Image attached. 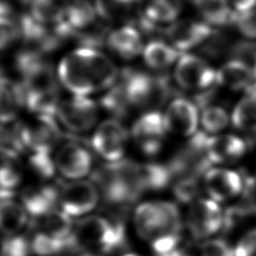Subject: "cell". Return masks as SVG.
<instances>
[{"label":"cell","instance_id":"obj_30","mask_svg":"<svg viewBox=\"0 0 256 256\" xmlns=\"http://www.w3.org/2000/svg\"><path fill=\"white\" fill-rule=\"evenodd\" d=\"M182 10L181 0H147L143 13L157 24L171 23Z\"/></svg>","mask_w":256,"mask_h":256},{"label":"cell","instance_id":"obj_38","mask_svg":"<svg viewBox=\"0 0 256 256\" xmlns=\"http://www.w3.org/2000/svg\"><path fill=\"white\" fill-rule=\"evenodd\" d=\"M198 178L196 176H184L178 179L173 187V194L177 201L181 203H192L196 200L199 193Z\"/></svg>","mask_w":256,"mask_h":256},{"label":"cell","instance_id":"obj_44","mask_svg":"<svg viewBox=\"0 0 256 256\" xmlns=\"http://www.w3.org/2000/svg\"><path fill=\"white\" fill-rule=\"evenodd\" d=\"M233 12H247L256 9V0H230Z\"/></svg>","mask_w":256,"mask_h":256},{"label":"cell","instance_id":"obj_29","mask_svg":"<svg viewBox=\"0 0 256 256\" xmlns=\"http://www.w3.org/2000/svg\"><path fill=\"white\" fill-rule=\"evenodd\" d=\"M29 14L39 23L52 26L64 17L65 0H32Z\"/></svg>","mask_w":256,"mask_h":256},{"label":"cell","instance_id":"obj_6","mask_svg":"<svg viewBox=\"0 0 256 256\" xmlns=\"http://www.w3.org/2000/svg\"><path fill=\"white\" fill-rule=\"evenodd\" d=\"M175 79L183 89L205 91L217 83V71L199 56L184 54L177 61Z\"/></svg>","mask_w":256,"mask_h":256},{"label":"cell","instance_id":"obj_9","mask_svg":"<svg viewBox=\"0 0 256 256\" xmlns=\"http://www.w3.org/2000/svg\"><path fill=\"white\" fill-rule=\"evenodd\" d=\"M57 116L69 131L85 132L90 130L97 120V106L87 96L73 95L60 102Z\"/></svg>","mask_w":256,"mask_h":256},{"label":"cell","instance_id":"obj_48","mask_svg":"<svg viewBox=\"0 0 256 256\" xmlns=\"http://www.w3.org/2000/svg\"><path fill=\"white\" fill-rule=\"evenodd\" d=\"M123 256H142L140 254H135V253H127V254H124Z\"/></svg>","mask_w":256,"mask_h":256},{"label":"cell","instance_id":"obj_37","mask_svg":"<svg viewBox=\"0 0 256 256\" xmlns=\"http://www.w3.org/2000/svg\"><path fill=\"white\" fill-rule=\"evenodd\" d=\"M201 124L207 133H218L227 127L229 117L227 111L220 106L207 105L202 109Z\"/></svg>","mask_w":256,"mask_h":256},{"label":"cell","instance_id":"obj_41","mask_svg":"<svg viewBox=\"0 0 256 256\" xmlns=\"http://www.w3.org/2000/svg\"><path fill=\"white\" fill-rule=\"evenodd\" d=\"M30 251V241L22 235L5 236L2 241L1 256H28Z\"/></svg>","mask_w":256,"mask_h":256},{"label":"cell","instance_id":"obj_4","mask_svg":"<svg viewBox=\"0 0 256 256\" xmlns=\"http://www.w3.org/2000/svg\"><path fill=\"white\" fill-rule=\"evenodd\" d=\"M209 136L205 131L196 132L167 164L173 176H196L205 174L211 166L207 154Z\"/></svg>","mask_w":256,"mask_h":256},{"label":"cell","instance_id":"obj_32","mask_svg":"<svg viewBox=\"0 0 256 256\" xmlns=\"http://www.w3.org/2000/svg\"><path fill=\"white\" fill-rule=\"evenodd\" d=\"M101 106L114 115L116 118L125 117L128 113V109L131 106L123 82L114 84L109 90L102 96L100 100Z\"/></svg>","mask_w":256,"mask_h":256},{"label":"cell","instance_id":"obj_31","mask_svg":"<svg viewBox=\"0 0 256 256\" xmlns=\"http://www.w3.org/2000/svg\"><path fill=\"white\" fill-rule=\"evenodd\" d=\"M1 49L4 50L20 38V16L9 2L1 1Z\"/></svg>","mask_w":256,"mask_h":256},{"label":"cell","instance_id":"obj_26","mask_svg":"<svg viewBox=\"0 0 256 256\" xmlns=\"http://www.w3.org/2000/svg\"><path fill=\"white\" fill-rule=\"evenodd\" d=\"M181 52L174 46L159 39L150 41L143 49V58L147 66L154 70L162 71L178 61Z\"/></svg>","mask_w":256,"mask_h":256},{"label":"cell","instance_id":"obj_46","mask_svg":"<svg viewBox=\"0 0 256 256\" xmlns=\"http://www.w3.org/2000/svg\"><path fill=\"white\" fill-rule=\"evenodd\" d=\"M16 1L19 2V3L22 4V5H29L32 0H16Z\"/></svg>","mask_w":256,"mask_h":256},{"label":"cell","instance_id":"obj_24","mask_svg":"<svg viewBox=\"0 0 256 256\" xmlns=\"http://www.w3.org/2000/svg\"><path fill=\"white\" fill-rule=\"evenodd\" d=\"M40 230L44 233L67 243L71 251L76 247L74 239V230L70 215L63 210H52L46 215L42 216Z\"/></svg>","mask_w":256,"mask_h":256},{"label":"cell","instance_id":"obj_23","mask_svg":"<svg viewBox=\"0 0 256 256\" xmlns=\"http://www.w3.org/2000/svg\"><path fill=\"white\" fill-rule=\"evenodd\" d=\"M231 121L235 128L256 134V82L249 86L233 109Z\"/></svg>","mask_w":256,"mask_h":256},{"label":"cell","instance_id":"obj_45","mask_svg":"<svg viewBox=\"0 0 256 256\" xmlns=\"http://www.w3.org/2000/svg\"><path fill=\"white\" fill-rule=\"evenodd\" d=\"M72 256H96V254L84 248H75L72 250Z\"/></svg>","mask_w":256,"mask_h":256},{"label":"cell","instance_id":"obj_40","mask_svg":"<svg viewBox=\"0 0 256 256\" xmlns=\"http://www.w3.org/2000/svg\"><path fill=\"white\" fill-rule=\"evenodd\" d=\"M231 23L247 39H256V9L247 12H233Z\"/></svg>","mask_w":256,"mask_h":256},{"label":"cell","instance_id":"obj_35","mask_svg":"<svg viewBox=\"0 0 256 256\" xmlns=\"http://www.w3.org/2000/svg\"><path fill=\"white\" fill-rule=\"evenodd\" d=\"M31 251L38 256H54L65 250H71L70 246L43 231L34 234L30 241Z\"/></svg>","mask_w":256,"mask_h":256},{"label":"cell","instance_id":"obj_20","mask_svg":"<svg viewBox=\"0 0 256 256\" xmlns=\"http://www.w3.org/2000/svg\"><path fill=\"white\" fill-rule=\"evenodd\" d=\"M106 44L113 54L123 59H132L144 49L142 34L131 23L111 31Z\"/></svg>","mask_w":256,"mask_h":256},{"label":"cell","instance_id":"obj_43","mask_svg":"<svg viewBox=\"0 0 256 256\" xmlns=\"http://www.w3.org/2000/svg\"><path fill=\"white\" fill-rule=\"evenodd\" d=\"M235 256H256V229L249 231L238 241Z\"/></svg>","mask_w":256,"mask_h":256},{"label":"cell","instance_id":"obj_42","mask_svg":"<svg viewBox=\"0 0 256 256\" xmlns=\"http://www.w3.org/2000/svg\"><path fill=\"white\" fill-rule=\"evenodd\" d=\"M200 256H235V248L223 239H208L200 247Z\"/></svg>","mask_w":256,"mask_h":256},{"label":"cell","instance_id":"obj_16","mask_svg":"<svg viewBox=\"0 0 256 256\" xmlns=\"http://www.w3.org/2000/svg\"><path fill=\"white\" fill-rule=\"evenodd\" d=\"M54 160L56 169L61 175L74 180L86 176L92 167V157L89 151L75 142L62 145Z\"/></svg>","mask_w":256,"mask_h":256},{"label":"cell","instance_id":"obj_2","mask_svg":"<svg viewBox=\"0 0 256 256\" xmlns=\"http://www.w3.org/2000/svg\"><path fill=\"white\" fill-rule=\"evenodd\" d=\"M74 239L77 248L102 253H111L126 242L125 229L120 219L96 215L85 217L78 222L74 230Z\"/></svg>","mask_w":256,"mask_h":256},{"label":"cell","instance_id":"obj_1","mask_svg":"<svg viewBox=\"0 0 256 256\" xmlns=\"http://www.w3.org/2000/svg\"><path fill=\"white\" fill-rule=\"evenodd\" d=\"M137 233L148 241L157 256L167 254L182 241V223L179 210L172 202H146L134 213Z\"/></svg>","mask_w":256,"mask_h":256},{"label":"cell","instance_id":"obj_34","mask_svg":"<svg viewBox=\"0 0 256 256\" xmlns=\"http://www.w3.org/2000/svg\"><path fill=\"white\" fill-rule=\"evenodd\" d=\"M98 16L109 22L127 19L135 3L132 0H95Z\"/></svg>","mask_w":256,"mask_h":256},{"label":"cell","instance_id":"obj_12","mask_svg":"<svg viewBox=\"0 0 256 256\" xmlns=\"http://www.w3.org/2000/svg\"><path fill=\"white\" fill-rule=\"evenodd\" d=\"M21 133L27 149L31 152H49L56 146L61 133L54 116L35 115L27 123H21Z\"/></svg>","mask_w":256,"mask_h":256},{"label":"cell","instance_id":"obj_13","mask_svg":"<svg viewBox=\"0 0 256 256\" xmlns=\"http://www.w3.org/2000/svg\"><path fill=\"white\" fill-rule=\"evenodd\" d=\"M213 32V27L205 21L183 19L166 27L165 36L172 46L182 52L200 46Z\"/></svg>","mask_w":256,"mask_h":256},{"label":"cell","instance_id":"obj_17","mask_svg":"<svg viewBox=\"0 0 256 256\" xmlns=\"http://www.w3.org/2000/svg\"><path fill=\"white\" fill-rule=\"evenodd\" d=\"M247 151V142L239 136L225 134L209 136L207 154L212 164H226L239 160Z\"/></svg>","mask_w":256,"mask_h":256},{"label":"cell","instance_id":"obj_5","mask_svg":"<svg viewBox=\"0 0 256 256\" xmlns=\"http://www.w3.org/2000/svg\"><path fill=\"white\" fill-rule=\"evenodd\" d=\"M186 223L191 236L203 240L223 229L224 212L213 199H196L189 206Z\"/></svg>","mask_w":256,"mask_h":256},{"label":"cell","instance_id":"obj_11","mask_svg":"<svg viewBox=\"0 0 256 256\" xmlns=\"http://www.w3.org/2000/svg\"><path fill=\"white\" fill-rule=\"evenodd\" d=\"M99 199L94 182L79 180L64 184L59 191L61 209L70 216H81L93 210Z\"/></svg>","mask_w":256,"mask_h":256},{"label":"cell","instance_id":"obj_18","mask_svg":"<svg viewBox=\"0 0 256 256\" xmlns=\"http://www.w3.org/2000/svg\"><path fill=\"white\" fill-rule=\"evenodd\" d=\"M59 191L52 185H32L22 190L21 203L28 214L42 217L55 209L59 203Z\"/></svg>","mask_w":256,"mask_h":256},{"label":"cell","instance_id":"obj_15","mask_svg":"<svg viewBox=\"0 0 256 256\" xmlns=\"http://www.w3.org/2000/svg\"><path fill=\"white\" fill-rule=\"evenodd\" d=\"M163 116L167 132L185 137L192 136L197 132V106L188 99L176 98L171 101Z\"/></svg>","mask_w":256,"mask_h":256},{"label":"cell","instance_id":"obj_3","mask_svg":"<svg viewBox=\"0 0 256 256\" xmlns=\"http://www.w3.org/2000/svg\"><path fill=\"white\" fill-rule=\"evenodd\" d=\"M121 81L130 105L146 112L158 111L170 95L168 77L163 74L152 75L133 69H124Z\"/></svg>","mask_w":256,"mask_h":256},{"label":"cell","instance_id":"obj_33","mask_svg":"<svg viewBox=\"0 0 256 256\" xmlns=\"http://www.w3.org/2000/svg\"><path fill=\"white\" fill-rule=\"evenodd\" d=\"M2 155L11 159H16L25 151L26 146L21 133V123L3 124L1 132Z\"/></svg>","mask_w":256,"mask_h":256},{"label":"cell","instance_id":"obj_10","mask_svg":"<svg viewBox=\"0 0 256 256\" xmlns=\"http://www.w3.org/2000/svg\"><path fill=\"white\" fill-rule=\"evenodd\" d=\"M164 116L159 111H148L132 127V138L145 155H156L162 148L166 133Z\"/></svg>","mask_w":256,"mask_h":256},{"label":"cell","instance_id":"obj_21","mask_svg":"<svg viewBox=\"0 0 256 256\" xmlns=\"http://www.w3.org/2000/svg\"><path fill=\"white\" fill-rule=\"evenodd\" d=\"M253 68L245 61L233 58L217 70V84L232 91L246 90L255 81Z\"/></svg>","mask_w":256,"mask_h":256},{"label":"cell","instance_id":"obj_22","mask_svg":"<svg viewBox=\"0 0 256 256\" xmlns=\"http://www.w3.org/2000/svg\"><path fill=\"white\" fill-rule=\"evenodd\" d=\"M26 104V92L22 83H17L5 76L1 79V122L11 123L18 110Z\"/></svg>","mask_w":256,"mask_h":256},{"label":"cell","instance_id":"obj_19","mask_svg":"<svg viewBox=\"0 0 256 256\" xmlns=\"http://www.w3.org/2000/svg\"><path fill=\"white\" fill-rule=\"evenodd\" d=\"M80 49L96 91L106 90L112 87L118 78V70L113 62L97 49L81 47Z\"/></svg>","mask_w":256,"mask_h":256},{"label":"cell","instance_id":"obj_14","mask_svg":"<svg viewBox=\"0 0 256 256\" xmlns=\"http://www.w3.org/2000/svg\"><path fill=\"white\" fill-rule=\"evenodd\" d=\"M245 178L237 171L226 168H210L204 174V187L216 202L237 197L243 192Z\"/></svg>","mask_w":256,"mask_h":256},{"label":"cell","instance_id":"obj_27","mask_svg":"<svg viewBox=\"0 0 256 256\" xmlns=\"http://www.w3.org/2000/svg\"><path fill=\"white\" fill-rule=\"evenodd\" d=\"M206 23L212 27H221L231 23L232 10L230 0H190Z\"/></svg>","mask_w":256,"mask_h":256},{"label":"cell","instance_id":"obj_7","mask_svg":"<svg viewBox=\"0 0 256 256\" xmlns=\"http://www.w3.org/2000/svg\"><path fill=\"white\" fill-rule=\"evenodd\" d=\"M58 77L73 95L88 96L96 91L80 48L63 57L58 66Z\"/></svg>","mask_w":256,"mask_h":256},{"label":"cell","instance_id":"obj_36","mask_svg":"<svg viewBox=\"0 0 256 256\" xmlns=\"http://www.w3.org/2000/svg\"><path fill=\"white\" fill-rule=\"evenodd\" d=\"M14 159L2 155L1 165V200L12 199L13 189L18 186L21 180V175L13 162Z\"/></svg>","mask_w":256,"mask_h":256},{"label":"cell","instance_id":"obj_28","mask_svg":"<svg viewBox=\"0 0 256 256\" xmlns=\"http://www.w3.org/2000/svg\"><path fill=\"white\" fill-rule=\"evenodd\" d=\"M28 221V212L12 199L1 200L0 227L5 236L18 234Z\"/></svg>","mask_w":256,"mask_h":256},{"label":"cell","instance_id":"obj_47","mask_svg":"<svg viewBox=\"0 0 256 256\" xmlns=\"http://www.w3.org/2000/svg\"><path fill=\"white\" fill-rule=\"evenodd\" d=\"M252 68H253L254 75H255V79H256V54H255V57H254V59H253V66H252Z\"/></svg>","mask_w":256,"mask_h":256},{"label":"cell","instance_id":"obj_8","mask_svg":"<svg viewBox=\"0 0 256 256\" xmlns=\"http://www.w3.org/2000/svg\"><path fill=\"white\" fill-rule=\"evenodd\" d=\"M128 142V132L116 119L102 122L91 138V145L98 155L115 162L123 156Z\"/></svg>","mask_w":256,"mask_h":256},{"label":"cell","instance_id":"obj_39","mask_svg":"<svg viewBox=\"0 0 256 256\" xmlns=\"http://www.w3.org/2000/svg\"><path fill=\"white\" fill-rule=\"evenodd\" d=\"M31 170L42 179L52 177L56 171L55 160L49 152H31L29 156Z\"/></svg>","mask_w":256,"mask_h":256},{"label":"cell","instance_id":"obj_25","mask_svg":"<svg viewBox=\"0 0 256 256\" xmlns=\"http://www.w3.org/2000/svg\"><path fill=\"white\" fill-rule=\"evenodd\" d=\"M173 177L168 165L160 163L136 164L137 183L142 193L149 190L164 189Z\"/></svg>","mask_w":256,"mask_h":256}]
</instances>
